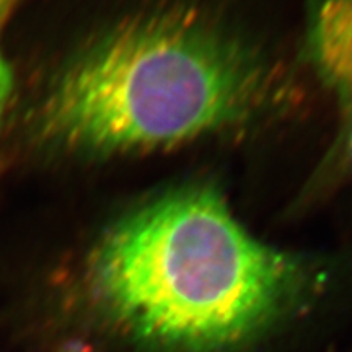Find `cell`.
Here are the masks:
<instances>
[{
	"label": "cell",
	"instance_id": "1",
	"mask_svg": "<svg viewBox=\"0 0 352 352\" xmlns=\"http://www.w3.org/2000/svg\"><path fill=\"white\" fill-rule=\"evenodd\" d=\"M328 272L264 243L209 184L153 197L104 232L83 284L145 352H240L314 300Z\"/></svg>",
	"mask_w": 352,
	"mask_h": 352
},
{
	"label": "cell",
	"instance_id": "2",
	"mask_svg": "<svg viewBox=\"0 0 352 352\" xmlns=\"http://www.w3.org/2000/svg\"><path fill=\"white\" fill-rule=\"evenodd\" d=\"M274 77L259 54L195 12L131 16L72 57L32 118L41 147L116 157L192 142L261 114Z\"/></svg>",
	"mask_w": 352,
	"mask_h": 352
},
{
	"label": "cell",
	"instance_id": "3",
	"mask_svg": "<svg viewBox=\"0 0 352 352\" xmlns=\"http://www.w3.org/2000/svg\"><path fill=\"white\" fill-rule=\"evenodd\" d=\"M307 52L338 111V147L352 171V0H314Z\"/></svg>",
	"mask_w": 352,
	"mask_h": 352
},
{
	"label": "cell",
	"instance_id": "4",
	"mask_svg": "<svg viewBox=\"0 0 352 352\" xmlns=\"http://www.w3.org/2000/svg\"><path fill=\"white\" fill-rule=\"evenodd\" d=\"M21 2L23 0H0V116L10 103L15 88V74L6 52V32Z\"/></svg>",
	"mask_w": 352,
	"mask_h": 352
},
{
	"label": "cell",
	"instance_id": "5",
	"mask_svg": "<svg viewBox=\"0 0 352 352\" xmlns=\"http://www.w3.org/2000/svg\"><path fill=\"white\" fill-rule=\"evenodd\" d=\"M59 352H90V351L83 349L82 346H70V347H65V349L59 351Z\"/></svg>",
	"mask_w": 352,
	"mask_h": 352
}]
</instances>
